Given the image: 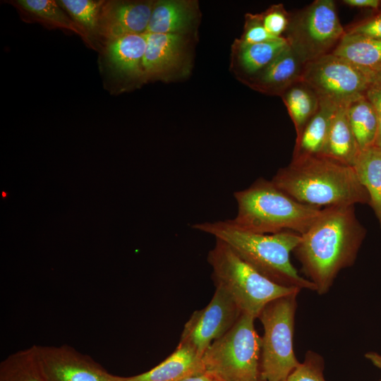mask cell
<instances>
[{
	"label": "cell",
	"mask_w": 381,
	"mask_h": 381,
	"mask_svg": "<svg viewBox=\"0 0 381 381\" xmlns=\"http://www.w3.org/2000/svg\"><path fill=\"white\" fill-rule=\"evenodd\" d=\"M365 236L355 205L322 208L301 235L294 252L318 294L327 293L339 272L353 265Z\"/></svg>",
	"instance_id": "obj_1"
},
{
	"label": "cell",
	"mask_w": 381,
	"mask_h": 381,
	"mask_svg": "<svg viewBox=\"0 0 381 381\" xmlns=\"http://www.w3.org/2000/svg\"><path fill=\"white\" fill-rule=\"evenodd\" d=\"M271 181L292 198L313 206L370 202L353 167L322 155L291 159Z\"/></svg>",
	"instance_id": "obj_2"
},
{
	"label": "cell",
	"mask_w": 381,
	"mask_h": 381,
	"mask_svg": "<svg viewBox=\"0 0 381 381\" xmlns=\"http://www.w3.org/2000/svg\"><path fill=\"white\" fill-rule=\"evenodd\" d=\"M193 229L207 233L228 245L241 259L272 282L286 287L315 291V285L300 276L290 253L301 241L291 231L258 234L243 229L231 219L193 224Z\"/></svg>",
	"instance_id": "obj_3"
},
{
	"label": "cell",
	"mask_w": 381,
	"mask_h": 381,
	"mask_svg": "<svg viewBox=\"0 0 381 381\" xmlns=\"http://www.w3.org/2000/svg\"><path fill=\"white\" fill-rule=\"evenodd\" d=\"M234 198L238 212L232 222L243 229L258 234L291 231L301 235L322 209L296 200L263 178L235 192Z\"/></svg>",
	"instance_id": "obj_4"
},
{
	"label": "cell",
	"mask_w": 381,
	"mask_h": 381,
	"mask_svg": "<svg viewBox=\"0 0 381 381\" xmlns=\"http://www.w3.org/2000/svg\"><path fill=\"white\" fill-rule=\"evenodd\" d=\"M207 260L212 270L215 286L225 290L241 313L255 319L270 301L301 291L300 289L283 286L264 277L220 240L216 239Z\"/></svg>",
	"instance_id": "obj_5"
},
{
	"label": "cell",
	"mask_w": 381,
	"mask_h": 381,
	"mask_svg": "<svg viewBox=\"0 0 381 381\" xmlns=\"http://www.w3.org/2000/svg\"><path fill=\"white\" fill-rule=\"evenodd\" d=\"M255 318L241 313L234 325L214 341L202 356L205 372L221 381H259L262 338Z\"/></svg>",
	"instance_id": "obj_6"
},
{
	"label": "cell",
	"mask_w": 381,
	"mask_h": 381,
	"mask_svg": "<svg viewBox=\"0 0 381 381\" xmlns=\"http://www.w3.org/2000/svg\"><path fill=\"white\" fill-rule=\"evenodd\" d=\"M298 294H292L270 301L258 318L264 329L261 337V381H286L300 363L294 351Z\"/></svg>",
	"instance_id": "obj_7"
},
{
	"label": "cell",
	"mask_w": 381,
	"mask_h": 381,
	"mask_svg": "<svg viewBox=\"0 0 381 381\" xmlns=\"http://www.w3.org/2000/svg\"><path fill=\"white\" fill-rule=\"evenodd\" d=\"M284 36L304 64L333 52L345 35L333 0H315L291 14Z\"/></svg>",
	"instance_id": "obj_8"
},
{
	"label": "cell",
	"mask_w": 381,
	"mask_h": 381,
	"mask_svg": "<svg viewBox=\"0 0 381 381\" xmlns=\"http://www.w3.org/2000/svg\"><path fill=\"white\" fill-rule=\"evenodd\" d=\"M374 75L330 53L306 64L302 79L320 99L340 106L364 95Z\"/></svg>",
	"instance_id": "obj_9"
},
{
	"label": "cell",
	"mask_w": 381,
	"mask_h": 381,
	"mask_svg": "<svg viewBox=\"0 0 381 381\" xmlns=\"http://www.w3.org/2000/svg\"><path fill=\"white\" fill-rule=\"evenodd\" d=\"M241 314L231 296L216 286L209 303L195 310L184 325L179 343L190 346L202 357L210 345L234 325Z\"/></svg>",
	"instance_id": "obj_10"
},
{
	"label": "cell",
	"mask_w": 381,
	"mask_h": 381,
	"mask_svg": "<svg viewBox=\"0 0 381 381\" xmlns=\"http://www.w3.org/2000/svg\"><path fill=\"white\" fill-rule=\"evenodd\" d=\"M46 381H128L109 373L87 355L68 345H34Z\"/></svg>",
	"instance_id": "obj_11"
},
{
	"label": "cell",
	"mask_w": 381,
	"mask_h": 381,
	"mask_svg": "<svg viewBox=\"0 0 381 381\" xmlns=\"http://www.w3.org/2000/svg\"><path fill=\"white\" fill-rule=\"evenodd\" d=\"M155 2L109 1L104 5L99 38L105 43L117 38L146 32Z\"/></svg>",
	"instance_id": "obj_12"
},
{
	"label": "cell",
	"mask_w": 381,
	"mask_h": 381,
	"mask_svg": "<svg viewBox=\"0 0 381 381\" xmlns=\"http://www.w3.org/2000/svg\"><path fill=\"white\" fill-rule=\"evenodd\" d=\"M147 46L142 64L143 78L167 74L179 65L184 40L183 35L145 32Z\"/></svg>",
	"instance_id": "obj_13"
},
{
	"label": "cell",
	"mask_w": 381,
	"mask_h": 381,
	"mask_svg": "<svg viewBox=\"0 0 381 381\" xmlns=\"http://www.w3.org/2000/svg\"><path fill=\"white\" fill-rule=\"evenodd\" d=\"M304 66L289 47L260 73L247 82L256 90L281 96L288 87L302 79Z\"/></svg>",
	"instance_id": "obj_14"
},
{
	"label": "cell",
	"mask_w": 381,
	"mask_h": 381,
	"mask_svg": "<svg viewBox=\"0 0 381 381\" xmlns=\"http://www.w3.org/2000/svg\"><path fill=\"white\" fill-rule=\"evenodd\" d=\"M146 46L145 33L126 35L107 42L106 62L116 75L132 79L143 78L142 64Z\"/></svg>",
	"instance_id": "obj_15"
},
{
	"label": "cell",
	"mask_w": 381,
	"mask_h": 381,
	"mask_svg": "<svg viewBox=\"0 0 381 381\" xmlns=\"http://www.w3.org/2000/svg\"><path fill=\"white\" fill-rule=\"evenodd\" d=\"M205 372L202 357L190 346L179 343L165 360L143 373L128 377V381H179Z\"/></svg>",
	"instance_id": "obj_16"
},
{
	"label": "cell",
	"mask_w": 381,
	"mask_h": 381,
	"mask_svg": "<svg viewBox=\"0 0 381 381\" xmlns=\"http://www.w3.org/2000/svg\"><path fill=\"white\" fill-rule=\"evenodd\" d=\"M320 107L296 139L292 159L321 155L338 108L331 101L320 99Z\"/></svg>",
	"instance_id": "obj_17"
},
{
	"label": "cell",
	"mask_w": 381,
	"mask_h": 381,
	"mask_svg": "<svg viewBox=\"0 0 381 381\" xmlns=\"http://www.w3.org/2000/svg\"><path fill=\"white\" fill-rule=\"evenodd\" d=\"M194 17V8L190 1H159L154 5L146 32L183 35Z\"/></svg>",
	"instance_id": "obj_18"
},
{
	"label": "cell",
	"mask_w": 381,
	"mask_h": 381,
	"mask_svg": "<svg viewBox=\"0 0 381 381\" xmlns=\"http://www.w3.org/2000/svg\"><path fill=\"white\" fill-rule=\"evenodd\" d=\"M360 152L348 120L346 104L340 105L334 114L321 155L353 167Z\"/></svg>",
	"instance_id": "obj_19"
},
{
	"label": "cell",
	"mask_w": 381,
	"mask_h": 381,
	"mask_svg": "<svg viewBox=\"0 0 381 381\" xmlns=\"http://www.w3.org/2000/svg\"><path fill=\"white\" fill-rule=\"evenodd\" d=\"M332 53L369 74L381 73V40L345 33Z\"/></svg>",
	"instance_id": "obj_20"
},
{
	"label": "cell",
	"mask_w": 381,
	"mask_h": 381,
	"mask_svg": "<svg viewBox=\"0 0 381 381\" xmlns=\"http://www.w3.org/2000/svg\"><path fill=\"white\" fill-rule=\"evenodd\" d=\"M289 45L285 37L257 44L234 43L237 64L248 80L268 66Z\"/></svg>",
	"instance_id": "obj_21"
},
{
	"label": "cell",
	"mask_w": 381,
	"mask_h": 381,
	"mask_svg": "<svg viewBox=\"0 0 381 381\" xmlns=\"http://www.w3.org/2000/svg\"><path fill=\"white\" fill-rule=\"evenodd\" d=\"M281 97L294 125L298 138L318 111L320 97L303 79L288 87Z\"/></svg>",
	"instance_id": "obj_22"
},
{
	"label": "cell",
	"mask_w": 381,
	"mask_h": 381,
	"mask_svg": "<svg viewBox=\"0 0 381 381\" xmlns=\"http://www.w3.org/2000/svg\"><path fill=\"white\" fill-rule=\"evenodd\" d=\"M348 120L361 151L375 146L378 133L376 112L364 95L346 104Z\"/></svg>",
	"instance_id": "obj_23"
},
{
	"label": "cell",
	"mask_w": 381,
	"mask_h": 381,
	"mask_svg": "<svg viewBox=\"0 0 381 381\" xmlns=\"http://www.w3.org/2000/svg\"><path fill=\"white\" fill-rule=\"evenodd\" d=\"M353 167L381 228V149L373 146L361 151Z\"/></svg>",
	"instance_id": "obj_24"
},
{
	"label": "cell",
	"mask_w": 381,
	"mask_h": 381,
	"mask_svg": "<svg viewBox=\"0 0 381 381\" xmlns=\"http://www.w3.org/2000/svg\"><path fill=\"white\" fill-rule=\"evenodd\" d=\"M14 4L32 20L53 28L72 31L88 41L82 30L56 1L17 0Z\"/></svg>",
	"instance_id": "obj_25"
},
{
	"label": "cell",
	"mask_w": 381,
	"mask_h": 381,
	"mask_svg": "<svg viewBox=\"0 0 381 381\" xmlns=\"http://www.w3.org/2000/svg\"><path fill=\"white\" fill-rule=\"evenodd\" d=\"M0 381H46L34 345L9 355L1 362Z\"/></svg>",
	"instance_id": "obj_26"
},
{
	"label": "cell",
	"mask_w": 381,
	"mask_h": 381,
	"mask_svg": "<svg viewBox=\"0 0 381 381\" xmlns=\"http://www.w3.org/2000/svg\"><path fill=\"white\" fill-rule=\"evenodd\" d=\"M106 1L61 0L59 4L82 30L88 42L99 38V26L102 9Z\"/></svg>",
	"instance_id": "obj_27"
},
{
	"label": "cell",
	"mask_w": 381,
	"mask_h": 381,
	"mask_svg": "<svg viewBox=\"0 0 381 381\" xmlns=\"http://www.w3.org/2000/svg\"><path fill=\"white\" fill-rule=\"evenodd\" d=\"M324 360L318 353L308 351L303 363L290 374L286 381H325Z\"/></svg>",
	"instance_id": "obj_28"
},
{
	"label": "cell",
	"mask_w": 381,
	"mask_h": 381,
	"mask_svg": "<svg viewBox=\"0 0 381 381\" xmlns=\"http://www.w3.org/2000/svg\"><path fill=\"white\" fill-rule=\"evenodd\" d=\"M266 30L275 37H284L291 20V14L282 4H274L261 13Z\"/></svg>",
	"instance_id": "obj_29"
},
{
	"label": "cell",
	"mask_w": 381,
	"mask_h": 381,
	"mask_svg": "<svg viewBox=\"0 0 381 381\" xmlns=\"http://www.w3.org/2000/svg\"><path fill=\"white\" fill-rule=\"evenodd\" d=\"M281 37H275L265 28L261 13H247L243 32L241 38L236 41L241 44H257L275 40Z\"/></svg>",
	"instance_id": "obj_30"
},
{
	"label": "cell",
	"mask_w": 381,
	"mask_h": 381,
	"mask_svg": "<svg viewBox=\"0 0 381 381\" xmlns=\"http://www.w3.org/2000/svg\"><path fill=\"white\" fill-rule=\"evenodd\" d=\"M345 33L381 40V8L377 13L346 28Z\"/></svg>",
	"instance_id": "obj_31"
},
{
	"label": "cell",
	"mask_w": 381,
	"mask_h": 381,
	"mask_svg": "<svg viewBox=\"0 0 381 381\" xmlns=\"http://www.w3.org/2000/svg\"><path fill=\"white\" fill-rule=\"evenodd\" d=\"M364 95L373 105L378 119V133L375 146L381 149V73L373 77Z\"/></svg>",
	"instance_id": "obj_32"
},
{
	"label": "cell",
	"mask_w": 381,
	"mask_h": 381,
	"mask_svg": "<svg viewBox=\"0 0 381 381\" xmlns=\"http://www.w3.org/2000/svg\"><path fill=\"white\" fill-rule=\"evenodd\" d=\"M342 3L351 7L378 10L381 8L380 0H343Z\"/></svg>",
	"instance_id": "obj_33"
},
{
	"label": "cell",
	"mask_w": 381,
	"mask_h": 381,
	"mask_svg": "<svg viewBox=\"0 0 381 381\" xmlns=\"http://www.w3.org/2000/svg\"><path fill=\"white\" fill-rule=\"evenodd\" d=\"M179 381H221L215 376L207 372L186 377Z\"/></svg>",
	"instance_id": "obj_34"
},
{
	"label": "cell",
	"mask_w": 381,
	"mask_h": 381,
	"mask_svg": "<svg viewBox=\"0 0 381 381\" xmlns=\"http://www.w3.org/2000/svg\"><path fill=\"white\" fill-rule=\"evenodd\" d=\"M365 357L369 360L375 366L381 369V354L376 352H368L365 354Z\"/></svg>",
	"instance_id": "obj_35"
},
{
	"label": "cell",
	"mask_w": 381,
	"mask_h": 381,
	"mask_svg": "<svg viewBox=\"0 0 381 381\" xmlns=\"http://www.w3.org/2000/svg\"><path fill=\"white\" fill-rule=\"evenodd\" d=\"M2 196H3L4 198L6 197V193H5V192H3V193H2Z\"/></svg>",
	"instance_id": "obj_36"
},
{
	"label": "cell",
	"mask_w": 381,
	"mask_h": 381,
	"mask_svg": "<svg viewBox=\"0 0 381 381\" xmlns=\"http://www.w3.org/2000/svg\"><path fill=\"white\" fill-rule=\"evenodd\" d=\"M380 381H381V378H380Z\"/></svg>",
	"instance_id": "obj_37"
},
{
	"label": "cell",
	"mask_w": 381,
	"mask_h": 381,
	"mask_svg": "<svg viewBox=\"0 0 381 381\" xmlns=\"http://www.w3.org/2000/svg\"><path fill=\"white\" fill-rule=\"evenodd\" d=\"M259 381H261V380H259Z\"/></svg>",
	"instance_id": "obj_38"
}]
</instances>
